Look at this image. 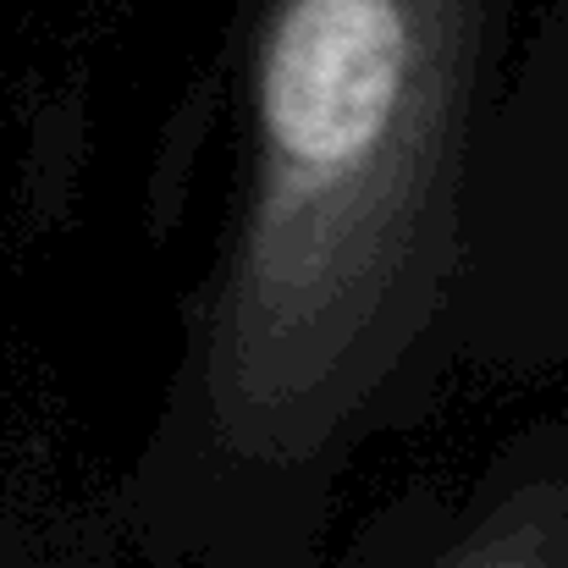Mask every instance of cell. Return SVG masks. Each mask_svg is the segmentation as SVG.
Wrapping results in <instances>:
<instances>
[{"label":"cell","mask_w":568,"mask_h":568,"mask_svg":"<svg viewBox=\"0 0 568 568\" xmlns=\"http://www.w3.org/2000/svg\"><path fill=\"white\" fill-rule=\"evenodd\" d=\"M475 55V0H276L260 178L221 315V414L287 425L371 348L425 254Z\"/></svg>","instance_id":"1"}]
</instances>
